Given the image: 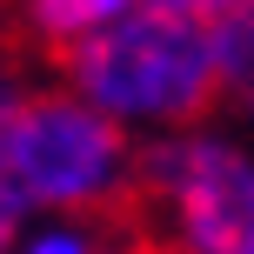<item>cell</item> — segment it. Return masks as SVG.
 <instances>
[{
    "mask_svg": "<svg viewBox=\"0 0 254 254\" xmlns=\"http://www.w3.org/2000/svg\"><path fill=\"white\" fill-rule=\"evenodd\" d=\"M67 94L87 101L121 134H181L221 101V61H214V27L181 20V13L140 0L121 13L107 34L80 40L61 54Z\"/></svg>",
    "mask_w": 254,
    "mask_h": 254,
    "instance_id": "cell-1",
    "label": "cell"
},
{
    "mask_svg": "<svg viewBox=\"0 0 254 254\" xmlns=\"http://www.w3.org/2000/svg\"><path fill=\"white\" fill-rule=\"evenodd\" d=\"M234 254H254V234H248V241H241V248H234Z\"/></svg>",
    "mask_w": 254,
    "mask_h": 254,
    "instance_id": "cell-11",
    "label": "cell"
},
{
    "mask_svg": "<svg viewBox=\"0 0 254 254\" xmlns=\"http://www.w3.org/2000/svg\"><path fill=\"white\" fill-rule=\"evenodd\" d=\"M20 101H27V80H20V67H13V54L0 47V147H7V127L20 114Z\"/></svg>",
    "mask_w": 254,
    "mask_h": 254,
    "instance_id": "cell-8",
    "label": "cell"
},
{
    "mask_svg": "<svg viewBox=\"0 0 254 254\" xmlns=\"http://www.w3.org/2000/svg\"><path fill=\"white\" fill-rule=\"evenodd\" d=\"M13 254H107V221L80 214H27Z\"/></svg>",
    "mask_w": 254,
    "mask_h": 254,
    "instance_id": "cell-6",
    "label": "cell"
},
{
    "mask_svg": "<svg viewBox=\"0 0 254 254\" xmlns=\"http://www.w3.org/2000/svg\"><path fill=\"white\" fill-rule=\"evenodd\" d=\"M154 7L181 13V20H201V27H221V20H234L248 0H154Z\"/></svg>",
    "mask_w": 254,
    "mask_h": 254,
    "instance_id": "cell-7",
    "label": "cell"
},
{
    "mask_svg": "<svg viewBox=\"0 0 254 254\" xmlns=\"http://www.w3.org/2000/svg\"><path fill=\"white\" fill-rule=\"evenodd\" d=\"M140 0H13V27L47 54H74L80 40L107 34L121 13H134Z\"/></svg>",
    "mask_w": 254,
    "mask_h": 254,
    "instance_id": "cell-4",
    "label": "cell"
},
{
    "mask_svg": "<svg viewBox=\"0 0 254 254\" xmlns=\"http://www.w3.org/2000/svg\"><path fill=\"white\" fill-rule=\"evenodd\" d=\"M20 228H27V207H20V194H13L7 167H0V254H13V241H20Z\"/></svg>",
    "mask_w": 254,
    "mask_h": 254,
    "instance_id": "cell-9",
    "label": "cell"
},
{
    "mask_svg": "<svg viewBox=\"0 0 254 254\" xmlns=\"http://www.w3.org/2000/svg\"><path fill=\"white\" fill-rule=\"evenodd\" d=\"M107 254H161V248H147L140 234H127V241H107Z\"/></svg>",
    "mask_w": 254,
    "mask_h": 254,
    "instance_id": "cell-10",
    "label": "cell"
},
{
    "mask_svg": "<svg viewBox=\"0 0 254 254\" xmlns=\"http://www.w3.org/2000/svg\"><path fill=\"white\" fill-rule=\"evenodd\" d=\"M134 201L161 254H234L254 234V147L214 127H181L140 147Z\"/></svg>",
    "mask_w": 254,
    "mask_h": 254,
    "instance_id": "cell-3",
    "label": "cell"
},
{
    "mask_svg": "<svg viewBox=\"0 0 254 254\" xmlns=\"http://www.w3.org/2000/svg\"><path fill=\"white\" fill-rule=\"evenodd\" d=\"M214 61H221V94L241 114H254V0L214 27Z\"/></svg>",
    "mask_w": 254,
    "mask_h": 254,
    "instance_id": "cell-5",
    "label": "cell"
},
{
    "mask_svg": "<svg viewBox=\"0 0 254 254\" xmlns=\"http://www.w3.org/2000/svg\"><path fill=\"white\" fill-rule=\"evenodd\" d=\"M0 167H7L27 214L107 221L114 207L134 201L140 147H134V134L101 121L67 87H40V94L27 87L20 114L7 127V147H0Z\"/></svg>",
    "mask_w": 254,
    "mask_h": 254,
    "instance_id": "cell-2",
    "label": "cell"
}]
</instances>
